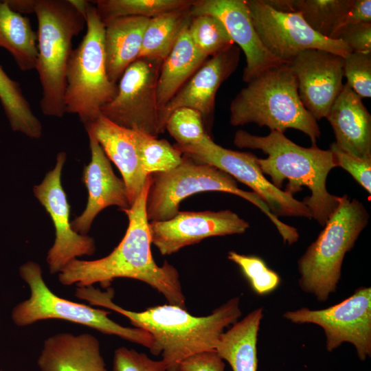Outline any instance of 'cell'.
Here are the masks:
<instances>
[{"instance_id":"cell-1","label":"cell","mask_w":371,"mask_h":371,"mask_svg":"<svg viewBox=\"0 0 371 371\" xmlns=\"http://www.w3.org/2000/svg\"><path fill=\"white\" fill-rule=\"evenodd\" d=\"M76 296L91 305L106 307L126 317L136 328L147 331L153 343L149 349L161 355L167 371H179L181 362L193 355L215 350L225 329L241 316L240 298L234 297L216 308L210 315L196 317L186 308L171 304L148 308L140 312L124 309L113 302L114 291L78 287Z\"/></svg>"},{"instance_id":"cell-2","label":"cell","mask_w":371,"mask_h":371,"mask_svg":"<svg viewBox=\"0 0 371 371\" xmlns=\"http://www.w3.org/2000/svg\"><path fill=\"white\" fill-rule=\"evenodd\" d=\"M150 183V175L133 204L122 210L128 217V225L119 245L104 258L93 260L75 258L69 262L58 273L62 284L87 287L100 283L108 288L114 279L128 278L150 285L169 304L186 308L178 271L167 261L159 266L151 254L145 208Z\"/></svg>"},{"instance_id":"cell-3","label":"cell","mask_w":371,"mask_h":371,"mask_svg":"<svg viewBox=\"0 0 371 371\" xmlns=\"http://www.w3.org/2000/svg\"><path fill=\"white\" fill-rule=\"evenodd\" d=\"M234 144L242 148L260 149L268 155L265 159L258 158L257 163L276 188L280 189L287 179L284 191L293 196L303 186L307 187L311 194L302 202L310 210L312 218L325 225L340 199L326 189L327 176L337 167L330 149L322 150L316 144L302 147L277 131H271L267 136H258L239 130L234 135Z\"/></svg>"},{"instance_id":"cell-4","label":"cell","mask_w":371,"mask_h":371,"mask_svg":"<svg viewBox=\"0 0 371 371\" xmlns=\"http://www.w3.org/2000/svg\"><path fill=\"white\" fill-rule=\"evenodd\" d=\"M229 123H255L283 133L288 128L307 135L312 144L321 135L317 120L300 98L296 78L287 63L272 67L247 83L232 100Z\"/></svg>"},{"instance_id":"cell-5","label":"cell","mask_w":371,"mask_h":371,"mask_svg":"<svg viewBox=\"0 0 371 371\" xmlns=\"http://www.w3.org/2000/svg\"><path fill=\"white\" fill-rule=\"evenodd\" d=\"M183 156V161L175 168L150 174L145 207L148 222L173 218L179 212L182 201L196 193L223 192L237 195L258 207L276 226L284 243L292 245L297 240V230L276 216L256 192L239 188L236 180L223 170Z\"/></svg>"},{"instance_id":"cell-6","label":"cell","mask_w":371,"mask_h":371,"mask_svg":"<svg viewBox=\"0 0 371 371\" xmlns=\"http://www.w3.org/2000/svg\"><path fill=\"white\" fill-rule=\"evenodd\" d=\"M34 13L38 20L35 69L43 91L40 107L45 115L62 117L71 42L84 29L86 16L71 0H37Z\"/></svg>"},{"instance_id":"cell-7","label":"cell","mask_w":371,"mask_h":371,"mask_svg":"<svg viewBox=\"0 0 371 371\" xmlns=\"http://www.w3.org/2000/svg\"><path fill=\"white\" fill-rule=\"evenodd\" d=\"M369 214L359 201L340 196L337 209L297 262L302 291L325 302L337 290L346 254L367 225Z\"/></svg>"},{"instance_id":"cell-8","label":"cell","mask_w":371,"mask_h":371,"mask_svg":"<svg viewBox=\"0 0 371 371\" xmlns=\"http://www.w3.org/2000/svg\"><path fill=\"white\" fill-rule=\"evenodd\" d=\"M86 26V34L68 63L64 95L65 113L77 115L85 126L102 115L101 109L117 92V84L111 82L106 73L105 25L90 1Z\"/></svg>"},{"instance_id":"cell-9","label":"cell","mask_w":371,"mask_h":371,"mask_svg":"<svg viewBox=\"0 0 371 371\" xmlns=\"http://www.w3.org/2000/svg\"><path fill=\"white\" fill-rule=\"evenodd\" d=\"M19 274L28 285L30 295L12 310V319L16 325L26 326L40 320L64 319L91 327L104 334L116 335L148 349L151 348L153 337L145 330L123 326L108 317L109 311L55 295L45 284L42 269L37 262L24 263L19 268Z\"/></svg>"},{"instance_id":"cell-10","label":"cell","mask_w":371,"mask_h":371,"mask_svg":"<svg viewBox=\"0 0 371 371\" xmlns=\"http://www.w3.org/2000/svg\"><path fill=\"white\" fill-rule=\"evenodd\" d=\"M183 155L200 163L214 166L245 184L259 195L272 213L278 216L312 218L302 201L274 186L262 172L258 157L252 153L225 148L208 135L201 143L192 146L174 145Z\"/></svg>"},{"instance_id":"cell-11","label":"cell","mask_w":371,"mask_h":371,"mask_svg":"<svg viewBox=\"0 0 371 371\" xmlns=\"http://www.w3.org/2000/svg\"><path fill=\"white\" fill-rule=\"evenodd\" d=\"M162 61L138 58L119 80L114 98L101 114L122 127L154 137L162 133L159 120L157 84Z\"/></svg>"},{"instance_id":"cell-12","label":"cell","mask_w":371,"mask_h":371,"mask_svg":"<svg viewBox=\"0 0 371 371\" xmlns=\"http://www.w3.org/2000/svg\"><path fill=\"white\" fill-rule=\"evenodd\" d=\"M255 30L265 47L288 63L306 49H321L344 58L352 51L340 39L324 37L313 30L299 12L278 11L263 0H246Z\"/></svg>"},{"instance_id":"cell-13","label":"cell","mask_w":371,"mask_h":371,"mask_svg":"<svg viewBox=\"0 0 371 371\" xmlns=\"http://www.w3.org/2000/svg\"><path fill=\"white\" fill-rule=\"evenodd\" d=\"M284 317L297 324L322 328L326 347L332 352L344 342L352 344L361 361L371 355V288L361 286L341 302L321 310L302 307L286 311Z\"/></svg>"},{"instance_id":"cell-14","label":"cell","mask_w":371,"mask_h":371,"mask_svg":"<svg viewBox=\"0 0 371 371\" xmlns=\"http://www.w3.org/2000/svg\"><path fill=\"white\" fill-rule=\"evenodd\" d=\"M65 160L66 153L60 152L54 168L33 188L36 198L50 216L55 228V241L46 258L51 274L58 273L73 259L91 256L95 250L94 240L76 233L69 222L70 207L60 179Z\"/></svg>"},{"instance_id":"cell-15","label":"cell","mask_w":371,"mask_h":371,"mask_svg":"<svg viewBox=\"0 0 371 371\" xmlns=\"http://www.w3.org/2000/svg\"><path fill=\"white\" fill-rule=\"evenodd\" d=\"M248 222L229 210L179 212L173 218L148 222L151 244L170 255L205 238L243 234Z\"/></svg>"},{"instance_id":"cell-16","label":"cell","mask_w":371,"mask_h":371,"mask_svg":"<svg viewBox=\"0 0 371 371\" xmlns=\"http://www.w3.org/2000/svg\"><path fill=\"white\" fill-rule=\"evenodd\" d=\"M344 63L339 55L310 49L287 63L296 78L302 103L316 120L327 116L342 89Z\"/></svg>"},{"instance_id":"cell-17","label":"cell","mask_w":371,"mask_h":371,"mask_svg":"<svg viewBox=\"0 0 371 371\" xmlns=\"http://www.w3.org/2000/svg\"><path fill=\"white\" fill-rule=\"evenodd\" d=\"M192 16L209 14L224 25L234 43L245 54L243 80L248 83L268 69L286 63L265 47L253 25L245 0H196L190 7Z\"/></svg>"},{"instance_id":"cell-18","label":"cell","mask_w":371,"mask_h":371,"mask_svg":"<svg viewBox=\"0 0 371 371\" xmlns=\"http://www.w3.org/2000/svg\"><path fill=\"white\" fill-rule=\"evenodd\" d=\"M240 48L234 45L207 59L200 68L179 89L168 102L159 111L162 132L172 113L181 107L198 111L204 126L210 124L215 106L216 92L221 84L236 69Z\"/></svg>"},{"instance_id":"cell-19","label":"cell","mask_w":371,"mask_h":371,"mask_svg":"<svg viewBox=\"0 0 371 371\" xmlns=\"http://www.w3.org/2000/svg\"><path fill=\"white\" fill-rule=\"evenodd\" d=\"M91 161L85 166L82 180L88 190V201L83 212L71 222L78 234L86 235L95 216L111 205L121 210L131 207L127 190L122 179L114 173L110 160L94 136L87 133Z\"/></svg>"},{"instance_id":"cell-20","label":"cell","mask_w":371,"mask_h":371,"mask_svg":"<svg viewBox=\"0 0 371 371\" xmlns=\"http://www.w3.org/2000/svg\"><path fill=\"white\" fill-rule=\"evenodd\" d=\"M85 129L94 136L106 157L120 171L131 206L150 176L141 165L133 130L117 125L102 115Z\"/></svg>"},{"instance_id":"cell-21","label":"cell","mask_w":371,"mask_h":371,"mask_svg":"<svg viewBox=\"0 0 371 371\" xmlns=\"http://www.w3.org/2000/svg\"><path fill=\"white\" fill-rule=\"evenodd\" d=\"M326 118L340 149L356 157L371 159V115L362 98L346 83Z\"/></svg>"},{"instance_id":"cell-22","label":"cell","mask_w":371,"mask_h":371,"mask_svg":"<svg viewBox=\"0 0 371 371\" xmlns=\"http://www.w3.org/2000/svg\"><path fill=\"white\" fill-rule=\"evenodd\" d=\"M41 371H107L98 339L89 333L55 334L45 340Z\"/></svg>"},{"instance_id":"cell-23","label":"cell","mask_w":371,"mask_h":371,"mask_svg":"<svg viewBox=\"0 0 371 371\" xmlns=\"http://www.w3.org/2000/svg\"><path fill=\"white\" fill-rule=\"evenodd\" d=\"M149 19L125 16L104 24L106 68L111 82L117 84L127 67L139 58Z\"/></svg>"},{"instance_id":"cell-24","label":"cell","mask_w":371,"mask_h":371,"mask_svg":"<svg viewBox=\"0 0 371 371\" xmlns=\"http://www.w3.org/2000/svg\"><path fill=\"white\" fill-rule=\"evenodd\" d=\"M208 59L193 43L188 27L162 61L157 84L159 111Z\"/></svg>"},{"instance_id":"cell-25","label":"cell","mask_w":371,"mask_h":371,"mask_svg":"<svg viewBox=\"0 0 371 371\" xmlns=\"http://www.w3.org/2000/svg\"><path fill=\"white\" fill-rule=\"evenodd\" d=\"M262 317V308H256L221 335L215 350L233 371H257V341Z\"/></svg>"},{"instance_id":"cell-26","label":"cell","mask_w":371,"mask_h":371,"mask_svg":"<svg viewBox=\"0 0 371 371\" xmlns=\"http://www.w3.org/2000/svg\"><path fill=\"white\" fill-rule=\"evenodd\" d=\"M37 32L28 18L0 1V47L6 49L22 71L35 69L38 58Z\"/></svg>"},{"instance_id":"cell-27","label":"cell","mask_w":371,"mask_h":371,"mask_svg":"<svg viewBox=\"0 0 371 371\" xmlns=\"http://www.w3.org/2000/svg\"><path fill=\"white\" fill-rule=\"evenodd\" d=\"M190 8L168 11L149 19L144 34L139 58L163 61L178 38L188 27Z\"/></svg>"},{"instance_id":"cell-28","label":"cell","mask_w":371,"mask_h":371,"mask_svg":"<svg viewBox=\"0 0 371 371\" xmlns=\"http://www.w3.org/2000/svg\"><path fill=\"white\" fill-rule=\"evenodd\" d=\"M0 101L13 131L33 139L41 137V123L34 114L20 85L11 79L1 66Z\"/></svg>"},{"instance_id":"cell-29","label":"cell","mask_w":371,"mask_h":371,"mask_svg":"<svg viewBox=\"0 0 371 371\" xmlns=\"http://www.w3.org/2000/svg\"><path fill=\"white\" fill-rule=\"evenodd\" d=\"M353 0H291V12H299L320 35L333 39Z\"/></svg>"},{"instance_id":"cell-30","label":"cell","mask_w":371,"mask_h":371,"mask_svg":"<svg viewBox=\"0 0 371 371\" xmlns=\"http://www.w3.org/2000/svg\"><path fill=\"white\" fill-rule=\"evenodd\" d=\"M102 21L125 16L153 18L162 13L190 8L192 0H97L93 1Z\"/></svg>"},{"instance_id":"cell-31","label":"cell","mask_w":371,"mask_h":371,"mask_svg":"<svg viewBox=\"0 0 371 371\" xmlns=\"http://www.w3.org/2000/svg\"><path fill=\"white\" fill-rule=\"evenodd\" d=\"M133 132L141 165L148 175L172 170L183 161V153L166 139Z\"/></svg>"},{"instance_id":"cell-32","label":"cell","mask_w":371,"mask_h":371,"mask_svg":"<svg viewBox=\"0 0 371 371\" xmlns=\"http://www.w3.org/2000/svg\"><path fill=\"white\" fill-rule=\"evenodd\" d=\"M188 32L194 45L208 58L234 44L223 23L212 15L192 16Z\"/></svg>"},{"instance_id":"cell-33","label":"cell","mask_w":371,"mask_h":371,"mask_svg":"<svg viewBox=\"0 0 371 371\" xmlns=\"http://www.w3.org/2000/svg\"><path fill=\"white\" fill-rule=\"evenodd\" d=\"M166 130L180 146L199 144L209 135L205 131L201 114L189 107L175 110L168 119Z\"/></svg>"},{"instance_id":"cell-34","label":"cell","mask_w":371,"mask_h":371,"mask_svg":"<svg viewBox=\"0 0 371 371\" xmlns=\"http://www.w3.org/2000/svg\"><path fill=\"white\" fill-rule=\"evenodd\" d=\"M227 258L240 268L256 293L267 294L279 286L281 281L279 275L269 268L260 257L230 251Z\"/></svg>"},{"instance_id":"cell-35","label":"cell","mask_w":371,"mask_h":371,"mask_svg":"<svg viewBox=\"0 0 371 371\" xmlns=\"http://www.w3.org/2000/svg\"><path fill=\"white\" fill-rule=\"evenodd\" d=\"M346 84L361 98L371 97V53L352 52L344 58Z\"/></svg>"},{"instance_id":"cell-36","label":"cell","mask_w":371,"mask_h":371,"mask_svg":"<svg viewBox=\"0 0 371 371\" xmlns=\"http://www.w3.org/2000/svg\"><path fill=\"white\" fill-rule=\"evenodd\" d=\"M113 371H167L164 362L153 360L145 353L120 347L113 355Z\"/></svg>"},{"instance_id":"cell-37","label":"cell","mask_w":371,"mask_h":371,"mask_svg":"<svg viewBox=\"0 0 371 371\" xmlns=\"http://www.w3.org/2000/svg\"><path fill=\"white\" fill-rule=\"evenodd\" d=\"M337 166H340L361 185L369 194L371 193V159H363L351 155L333 142L330 146Z\"/></svg>"},{"instance_id":"cell-38","label":"cell","mask_w":371,"mask_h":371,"mask_svg":"<svg viewBox=\"0 0 371 371\" xmlns=\"http://www.w3.org/2000/svg\"><path fill=\"white\" fill-rule=\"evenodd\" d=\"M333 39L341 40L352 52L371 53V23L346 25Z\"/></svg>"},{"instance_id":"cell-39","label":"cell","mask_w":371,"mask_h":371,"mask_svg":"<svg viewBox=\"0 0 371 371\" xmlns=\"http://www.w3.org/2000/svg\"><path fill=\"white\" fill-rule=\"evenodd\" d=\"M224 361L216 350L203 352L183 361L179 371H225Z\"/></svg>"},{"instance_id":"cell-40","label":"cell","mask_w":371,"mask_h":371,"mask_svg":"<svg viewBox=\"0 0 371 371\" xmlns=\"http://www.w3.org/2000/svg\"><path fill=\"white\" fill-rule=\"evenodd\" d=\"M366 23H371V1L353 0L352 5L343 18L339 30L346 25Z\"/></svg>"},{"instance_id":"cell-41","label":"cell","mask_w":371,"mask_h":371,"mask_svg":"<svg viewBox=\"0 0 371 371\" xmlns=\"http://www.w3.org/2000/svg\"><path fill=\"white\" fill-rule=\"evenodd\" d=\"M10 8L19 14L34 13L37 0H5Z\"/></svg>"}]
</instances>
